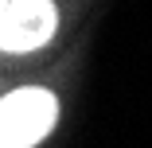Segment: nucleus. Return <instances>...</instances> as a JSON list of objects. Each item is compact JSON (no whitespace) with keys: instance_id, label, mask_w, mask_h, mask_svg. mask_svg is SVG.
<instances>
[{"instance_id":"obj_1","label":"nucleus","mask_w":152,"mask_h":148,"mask_svg":"<svg viewBox=\"0 0 152 148\" xmlns=\"http://www.w3.org/2000/svg\"><path fill=\"white\" fill-rule=\"evenodd\" d=\"M58 121V98L43 86H23L0 98V148H35Z\"/></svg>"},{"instance_id":"obj_2","label":"nucleus","mask_w":152,"mask_h":148,"mask_svg":"<svg viewBox=\"0 0 152 148\" xmlns=\"http://www.w3.org/2000/svg\"><path fill=\"white\" fill-rule=\"evenodd\" d=\"M58 31L55 0H0V51H39Z\"/></svg>"}]
</instances>
